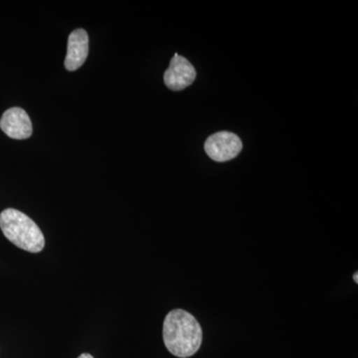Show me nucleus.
<instances>
[{
    "mask_svg": "<svg viewBox=\"0 0 358 358\" xmlns=\"http://www.w3.org/2000/svg\"><path fill=\"white\" fill-rule=\"evenodd\" d=\"M357 275H358L357 272L355 273V275H353V280H355V282H357V284L358 282V277H357Z\"/></svg>",
    "mask_w": 358,
    "mask_h": 358,
    "instance_id": "nucleus-8",
    "label": "nucleus"
},
{
    "mask_svg": "<svg viewBox=\"0 0 358 358\" xmlns=\"http://www.w3.org/2000/svg\"><path fill=\"white\" fill-rule=\"evenodd\" d=\"M196 71L187 59L174 54L171 64L164 73V83L173 91H181L189 87L195 81Z\"/></svg>",
    "mask_w": 358,
    "mask_h": 358,
    "instance_id": "nucleus-4",
    "label": "nucleus"
},
{
    "mask_svg": "<svg viewBox=\"0 0 358 358\" xmlns=\"http://www.w3.org/2000/svg\"><path fill=\"white\" fill-rule=\"evenodd\" d=\"M0 129L14 140H26L32 134V122L29 115L21 108L6 110L0 120Z\"/></svg>",
    "mask_w": 358,
    "mask_h": 358,
    "instance_id": "nucleus-5",
    "label": "nucleus"
},
{
    "mask_svg": "<svg viewBox=\"0 0 358 358\" xmlns=\"http://www.w3.org/2000/svg\"><path fill=\"white\" fill-rule=\"evenodd\" d=\"M89 53V37L84 29H76L68 38L65 67L68 71H76L84 64Z\"/></svg>",
    "mask_w": 358,
    "mask_h": 358,
    "instance_id": "nucleus-6",
    "label": "nucleus"
},
{
    "mask_svg": "<svg viewBox=\"0 0 358 358\" xmlns=\"http://www.w3.org/2000/svg\"><path fill=\"white\" fill-rule=\"evenodd\" d=\"M242 141L230 131H219L205 141L204 150L214 162H225L235 159L242 150Z\"/></svg>",
    "mask_w": 358,
    "mask_h": 358,
    "instance_id": "nucleus-3",
    "label": "nucleus"
},
{
    "mask_svg": "<svg viewBox=\"0 0 358 358\" xmlns=\"http://www.w3.org/2000/svg\"><path fill=\"white\" fill-rule=\"evenodd\" d=\"M164 345L174 357L186 358L199 352L202 343V329L197 320L180 308L167 313L162 329Z\"/></svg>",
    "mask_w": 358,
    "mask_h": 358,
    "instance_id": "nucleus-1",
    "label": "nucleus"
},
{
    "mask_svg": "<svg viewBox=\"0 0 358 358\" xmlns=\"http://www.w3.org/2000/svg\"><path fill=\"white\" fill-rule=\"evenodd\" d=\"M0 228L4 236L30 253H39L44 249L43 233L38 225L22 212L8 208L0 214Z\"/></svg>",
    "mask_w": 358,
    "mask_h": 358,
    "instance_id": "nucleus-2",
    "label": "nucleus"
},
{
    "mask_svg": "<svg viewBox=\"0 0 358 358\" xmlns=\"http://www.w3.org/2000/svg\"><path fill=\"white\" fill-rule=\"evenodd\" d=\"M78 358H94L92 357L91 355H89V353H83V355H80Z\"/></svg>",
    "mask_w": 358,
    "mask_h": 358,
    "instance_id": "nucleus-7",
    "label": "nucleus"
}]
</instances>
